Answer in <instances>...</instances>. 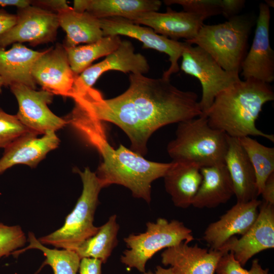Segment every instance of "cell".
<instances>
[{"mask_svg": "<svg viewBox=\"0 0 274 274\" xmlns=\"http://www.w3.org/2000/svg\"><path fill=\"white\" fill-rule=\"evenodd\" d=\"M129 80L128 89L112 98L104 99L93 88L72 98L92 118L120 127L135 153L146 154L149 139L160 127L202 115L197 94L178 89L169 79L131 73Z\"/></svg>", "mask_w": 274, "mask_h": 274, "instance_id": "cell-1", "label": "cell"}, {"mask_svg": "<svg viewBox=\"0 0 274 274\" xmlns=\"http://www.w3.org/2000/svg\"><path fill=\"white\" fill-rule=\"evenodd\" d=\"M273 99L269 84L254 79L240 80L217 95L203 115L211 127L230 137L260 136L273 142V134L256 126L262 107Z\"/></svg>", "mask_w": 274, "mask_h": 274, "instance_id": "cell-2", "label": "cell"}, {"mask_svg": "<svg viewBox=\"0 0 274 274\" xmlns=\"http://www.w3.org/2000/svg\"><path fill=\"white\" fill-rule=\"evenodd\" d=\"M102 161L95 173L103 188L113 184L122 185L129 189L132 196L150 203L151 184L164 177L170 163H161L146 159L143 156L121 144L113 148L105 136L93 145Z\"/></svg>", "mask_w": 274, "mask_h": 274, "instance_id": "cell-3", "label": "cell"}, {"mask_svg": "<svg viewBox=\"0 0 274 274\" xmlns=\"http://www.w3.org/2000/svg\"><path fill=\"white\" fill-rule=\"evenodd\" d=\"M229 136L212 128L206 116L178 123L176 138L167 151L173 161L193 163L201 167L224 163Z\"/></svg>", "mask_w": 274, "mask_h": 274, "instance_id": "cell-4", "label": "cell"}, {"mask_svg": "<svg viewBox=\"0 0 274 274\" xmlns=\"http://www.w3.org/2000/svg\"><path fill=\"white\" fill-rule=\"evenodd\" d=\"M82 180L83 190L73 211L59 229L38 241L43 245L75 251L83 242L94 235L99 227L93 224L94 214L102 188L95 173L89 167L84 171L75 169Z\"/></svg>", "mask_w": 274, "mask_h": 274, "instance_id": "cell-5", "label": "cell"}, {"mask_svg": "<svg viewBox=\"0 0 274 274\" xmlns=\"http://www.w3.org/2000/svg\"><path fill=\"white\" fill-rule=\"evenodd\" d=\"M252 23L247 17L237 15L218 24H203L197 35L185 42L201 48L224 70L239 73Z\"/></svg>", "mask_w": 274, "mask_h": 274, "instance_id": "cell-6", "label": "cell"}, {"mask_svg": "<svg viewBox=\"0 0 274 274\" xmlns=\"http://www.w3.org/2000/svg\"><path fill=\"white\" fill-rule=\"evenodd\" d=\"M146 227L145 232L130 234L123 239L128 249L120 257L122 263L141 273L146 271L147 261L158 251L194 239L192 230L177 220L159 218L155 222H148Z\"/></svg>", "mask_w": 274, "mask_h": 274, "instance_id": "cell-7", "label": "cell"}, {"mask_svg": "<svg viewBox=\"0 0 274 274\" xmlns=\"http://www.w3.org/2000/svg\"><path fill=\"white\" fill-rule=\"evenodd\" d=\"M181 57V70L196 78L201 84L202 95L199 102L202 115L208 111L217 95L241 80L239 73L224 70L199 46L188 43Z\"/></svg>", "mask_w": 274, "mask_h": 274, "instance_id": "cell-8", "label": "cell"}, {"mask_svg": "<svg viewBox=\"0 0 274 274\" xmlns=\"http://www.w3.org/2000/svg\"><path fill=\"white\" fill-rule=\"evenodd\" d=\"M15 24L0 36V47L27 42L32 46L53 42L59 27L57 14L29 5L17 8Z\"/></svg>", "mask_w": 274, "mask_h": 274, "instance_id": "cell-9", "label": "cell"}, {"mask_svg": "<svg viewBox=\"0 0 274 274\" xmlns=\"http://www.w3.org/2000/svg\"><path fill=\"white\" fill-rule=\"evenodd\" d=\"M9 87L18 102L16 116L29 131L44 134L49 131L55 132L68 124L65 119L55 115L48 107L52 101L53 93L43 89L37 91L19 83Z\"/></svg>", "mask_w": 274, "mask_h": 274, "instance_id": "cell-10", "label": "cell"}, {"mask_svg": "<svg viewBox=\"0 0 274 274\" xmlns=\"http://www.w3.org/2000/svg\"><path fill=\"white\" fill-rule=\"evenodd\" d=\"M99 21L104 37L128 36L143 43L144 48L152 49L167 54L170 64L164 72L162 78L169 79L173 74L179 71L178 60L187 43L169 39L157 33L149 27L142 26L123 18L109 17L100 19Z\"/></svg>", "mask_w": 274, "mask_h": 274, "instance_id": "cell-11", "label": "cell"}, {"mask_svg": "<svg viewBox=\"0 0 274 274\" xmlns=\"http://www.w3.org/2000/svg\"><path fill=\"white\" fill-rule=\"evenodd\" d=\"M134 51L130 41H122L119 47L104 60L90 65L77 76L68 97L84 94L92 88L99 77L107 71L114 70L142 75L148 73L150 66L147 60Z\"/></svg>", "mask_w": 274, "mask_h": 274, "instance_id": "cell-12", "label": "cell"}, {"mask_svg": "<svg viewBox=\"0 0 274 274\" xmlns=\"http://www.w3.org/2000/svg\"><path fill=\"white\" fill-rule=\"evenodd\" d=\"M254 36L250 49L241 64L244 80L254 79L269 84L274 80V52L269 41V7H259Z\"/></svg>", "mask_w": 274, "mask_h": 274, "instance_id": "cell-13", "label": "cell"}, {"mask_svg": "<svg viewBox=\"0 0 274 274\" xmlns=\"http://www.w3.org/2000/svg\"><path fill=\"white\" fill-rule=\"evenodd\" d=\"M256 220L239 238L233 236L218 250L233 253L243 266L256 254L274 248V205L262 201Z\"/></svg>", "mask_w": 274, "mask_h": 274, "instance_id": "cell-14", "label": "cell"}, {"mask_svg": "<svg viewBox=\"0 0 274 274\" xmlns=\"http://www.w3.org/2000/svg\"><path fill=\"white\" fill-rule=\"evenodd\" d=\"M31 75L36 84L53 94L68 97L78 75L72 71L63 45L45 50L34 63Z\"/></svg>", "mask_w": 274, "mask_h": 274, "instance_id": "cell-15", "label": "cell"}, {"mask_svg": "<svg viewBox=\"0 0 274 274\" xmlns=\"http://www.w3.org/2000/svg\"><path fill=\"white\" fill-rule=\"evenodd\" d=\"M261 201L237 202L220 219L210 223L203 233V239L211 250H218L235 235H244L257 219Z\"/></svg>", "mask_w": 274, "mask_h": 274, "instance_id": "cell-16", "label": "cell"}, {"mask_svg": "<svg viewBox=\"0 0 274 274\" xmlns=\"http://www.w3.org/2000/svg\"><path fill=\"white\" fill-rule=\"evenodd\" d=\"M224 254L219 250H208L197 245L189 246L182 242L165 249L161 258L162 263L170 266L175 274H215Z\"/></svg>", "mask_w": 274, "mask_h": 274, "instance_id": "cell-17", "label": "cell"}, {"mask_svg": "<svg viewBox=\"0 0 274 274\" xmlns=\"http://www.w3.org/2000/svg\"><path fill=\"white\" fill-rule=\"evenodd\" d=\"M32 132L20 136L5 149L0 159V175L14 165L22 164L35 167L59 144L55 131H49L41 138Z\"/></svg>", "mask_w": 274, "mask_h": 274, "instance_id": "cell-18", "label": "cell"}, {"mask_svg": "<svg viewBox=\"0 0 274 274\" xmlns=\"http://www.w3.org/2000/svg\"><path fill=\"white\" fill-rule=\"evenodd\" d=\"M206 19L197 14L185 11L177 12L167 7L165 13L157 11L143 13L132 21L149 27L158 34L177 41L193 39L203 24Z\"/></svg>", "mask_w": 274, "mask_h": 274, "instance_id": "cell-19", "label": "cell"}, {"mask_svg": "<svg viewBox=\"0 0 274 274\" xmlns=\"http://www.w3.org/2000/svg\"><path fill=\"white\" fill-rule=\"evenodd\" d=\"M224 164L237 202H245L257 199L258 195L254 170L238 139L229 136Z\"/></svg>", "mask_w": 274, "mask_h": 274, "instance_id": "cell-20", "label": "cell"}, {"mask_svg": "<svg viewBox=\"0 0 274 274\" xmlns=\"http://www.w3.org/2000/svg\"><path fill=\"white\" fill-rule=\"evenodd\" d=\"M200 167L185 161H172L163 177L164 187L174 204L186 209L192 206L202 181Z\"/></svg>", "mask_w": 274, "mask_h": 274, "instance_id": "cell-21", "label": "cell"}, {"mask_svg": "<svg viewBox=\"0 0 274 274\" xmlns=\"http://www.w3.org/2000/svg\"><path fill=\"white\" fill-rule=\"evenodd\" d=\"M44 51L33 50L21 43L12 44L8 50L0 47V76L5 86L19 83L36 89L31 69Z\"/></svg>", "mask_w": 274, "mask_h": 274, "instance_id": "cell-22", "label": "cell"}, {"mask_svg": "<svg viewBox=\"0 0 274 274\" xmlns=\"http://www.w3.org/2000/svg\"><path fill=\"white\" fill-rule=\"evenodd\" d=\"M202 181L192 206L214 208L226 203L234 195L232 182L224 163L200 168Z\"/></svg>", "mask_w": 274, "mask_h": 274, "instance_id": "cell-23", "label": "cell"}, {"mask_svg": "<svg viewBox=\"0 0 274 274\" xmlns=\"http://www.w3.org/2000/svg\"><path fill=\"white\" fill-rule=\"evenodd\" d=\"M57 14L59 26L66 32L65 48L92 43L104 37L99 19L86 11L77 12L70 7Z\"/></svg>", "mask_w": 274, "mask_h": 274, "instance_id": "cell-24", "label": "cell"}, {"mask_svg": "<svg viewBox=\"0 0 274 274\" xmlns=\"http://www.w3.org/2000/svg\"><path fill=\"white\" fill-rule=\"evenodd\" d=\"M158 0H87L86 11L100 19L120 17L133 21L140 15L157 11Z\"/></svg>", "mask_w": 274, "mask_h": 274, "instance_id": "cell-25", "label": "cell"}, {"mask_svg": "<svg viewBox=\"0 0 274 274\" xmlns=\"http://www.w3.org/2000/svg\"><path fill=\"white\" fill-rule=\"evenodd\" d=\"M116 214L99 227L97 232L83 242L74 251L81 259L92 258L106 263L118 243V233L120 228Z\"/></svg>", "mask_w": 274, "mask_h": 274, "instance_id": "cell-26", "label": "cell"}, {"mask_svg": "<svg viewBox=\"0 0 274 274\" xmlns=\"http://www.w3.org/2000/svg\"><path fill=\"white\" fill-rule=\"evenodd\" d=\"M121 42L119 36H109L92 43L65 47L72 71L79 75L95 60L115 51Z\"/></svg>", "mask_w": 274, "mask_h": 274, "instance_id": "cell-27", "label": "cell"}, {"mask_svg": "<svg viewBox=\"0 0 274 274\" xmlns=\"http://www.w3.org/2000/svg\"><path fill=\"white\" fill-rule=\"evenodd\" d=\"M27 241L29 243L28 246L13 252L11 255L18 256L28 249H38L41 251L46 257L43 265H50L54 274H77L81 259L75 251L48 248L42 244L31 232H28Z\"/></svg>", "mask_w": 274, "mask_h": 274, "instance_id": "cell-28", "label": "cell"}, {"mask_svg": "<svg viewBox=\"0 0 274 274\" xmlns=\"http://www.w3.org/2000/svg\"><path fill=\"white\" fill-rule=\"evenodd\" d=\"M238 140L254 170L259 195L266 181L274 173V148L265 146L249 136Z\"/></svg>", "mask_w": 274, "mask_h": 274, "instance_id": "cell-29", "label": "cell"}, {"mask_svg": "<svg viewBox=\"0 0 274 274\" xmlns=\"http://www.w3.org/2000/svg\"><path fill=\"white\" fill-rule=\"evenodd\" d=\"M30 131L16 115L9 114L0 108V148L5 149L17 138Z\"/></svg>", "mask_w": 274, "mask_h": 274, "instance_id": "cell-30", "label": "cell"}, {"mask_svg": "<svg viewBox=\"0 0 274 274\" xmlns=\"http://www.w3.org/2000/svg\"><path fill=\"white\" fill-rule=\"evenodd\" d=\"M27 239L19 225L9 226L0 222V258L12 254L23 247Z\"/></svg>", "mask_w": 274, "mask_h": 274, "instance_id": "cell-31", "label": "cell"}, {"mask_svg": "<svg viewBox=\"0 0 274 274\" xmlns=\"http://www.w3.org/2000/svg\"><path fill=\"white\" fill-rule=\"evenodd\" d=\"M167 6L177 4L183 11L197 14L205 19L222 14L223 0H165Z\"/></svg>", "mask_w": 274, "mask_h": 274, "instance_id": "cell-32", "label": "cell"}, {"mask_svg": "<svg viewBox=\"0 0 274 274\" xmlns=\"http://www.w3.org/2000/svg\"><path fill=\"white\" fill-rule=\"evenodd\" d=\"M217 274H270L268 268L264 269L255 259L251 268L247 270L235 259L232 252L224 254L220 259L216 269Z\"/></svg>", "mask_w": 274, "mask_h": 274, "instance_id": "cell-33", "label": "cell"}, {"mask_svg": "<svg viewBox=\"0 0 274 274\" xmlns=\"http://www.w3.org/2000/svg\"><path fill=\"white\" fill-rule=\"evenodd\" d=\"M30 5L56 13L70 7L65 0L30 1Z\"/></svg>", "mask_w": 274, "mask_h": 274, "instance_id": "cell-34", "label": "cell"}, {"mask_svg": "<svg viewBox=\"0 0 274 274\" xmlns=\"http://www.w3.org/2000/svg\"><path fill=\"white\" fill-rule=\"evenodd\" d=\"M102 262L92 258H83L80 260L79 274H101Z\"/></svg>", "mask_w": 274, "mask_h": 274, "instance_id": "cell-35", "label": "cell"}, {"mask_svg": "<svg viewBox=\"0 0 274 274\" xmlns=\"http://www.w3.org/2000/svg\"><path fill=\"white\" fill-rule=\"evenodd\" d=\"M245 1L223 0L222 14L228 19L235 16L244 8Z\"/></svg>", "mask_w": 274, "mask_h": 274, "instance_id": "cell-36", "label": "cell"}, {"mask_svg": "<svg viewBox=\"0 0 274 274\" xmlns=\"http://www.w3.org/2000/svg\"><path fill=\"white\" fill-rule=\"evenodd\" d=\"M16 20V14L9 13L4 9H0V36L13 27Z\"/></svg>", "mask_w": 274, "mask_h": 274, "instance_id": "cell-37", "label": "cell"}, {"mask_svg": "<svg viewBox=\"0 0 274 274\" xmlns=\"http://www.w3.org/2000/svg\"><path fill=\"white\" fill-rule=\"evenodd\" d=\"M260 195L262 196L263 201L274 205V173L266 181Z\"/></svg>", "mask_w": 274, "mask_h": 274, "instance_id": "cell-38", "label": "cell"}, {"mask_svg": "<svg viewBox=\"0 0 274 274\" xmlns=\"http://www.w3.org/2000/svg\"><path fill=\"white\" fill-rule=\"evenodd\" d=\"M29 5L30 1L28 0H0V7L13 6L20 8Z\"/></svg>", "mask_w": 274, "mask_h": 274, "instance_id": "cell-39", "label": "cell"}, {"mask_svg": "<svg viewBox=\"0 0 274 274\" xmlns=\"http://www.w3.org/2000/svg\"><path fill=\"white\" fill-rule=\"evenodd\" d=\"M141 274H175L171 267L164 268L158 265L154 271H148L141 273Z\"/></svg>", "mask_w": 274, "mask_h": 274, "instance_id": "cell-40", "label": "cell"}, {"mask_svg": "<svg viewBox=\"0 0 274 274\" xmlns=\"http://www.w3.org/2000/svg\"><path fill=\"white\" fill-rule=\"evenodd\" d=\"M5 86V82L3 78L0 76V93L2 92V87Z\"/></svg>", "mask_w": 274, "mask_h": 274, "instance_id": "cell-41", "label": "cell"}, {"mask_svg": "<svg viewBox=\"0 0 274 274\" xmlns=\"http://www.w3.org/2000/svg\"><path fill=\"white\" fill-rule=\"evenodd\" d=\"M265 4L270 8V7H273V1H265Z\"/></svg>", "mask_w": 274, "mask_h": 274, "instance_id": "cell-42", "label": "cell"}]
</instances>
